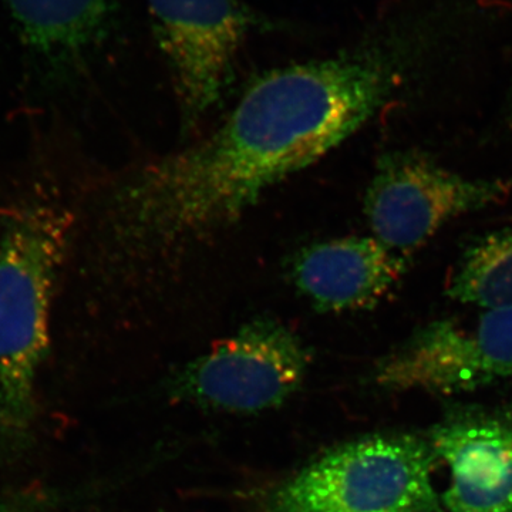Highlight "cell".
<instances>
[{
	"label": "cell",
	"instance_id": "cell-5",
	"mask_svg": "<svg viewBox=\"0 0 512 512\" xmlns=\"http://www.w3.org/2000/svg\"><path fill=\"white\" fill-rule=\"evenodd\" d=\"M511 194L512 180L468 178L420 151H393L377 163L365 214L372 237L410 258L448 222L501 204Z\"/></svg>",
	"mask_w": 512,
	"mask_h": 512
},
{
	"label": "cell",
	"instance_id": "cell-3",
	"mask_svg": "<svg viewBox=\"0 0 512 512\" xmlns=\"http://www.w3.org/2000/svg\"><path fill=\"white\" fill-rule=\"evenodd\" d=\"M429 440L360 437L330 448L256 500L254 512H440Z\"/></svg>",
	"mask_w": 512,
	"mask_h": 512
},
{
	"label": "cell",
	"instance_id": "cell-4",
	"mask_svg": "<svg viewBox=\"0 0 512 512\" xmlns=\"http://www.w3.org/2000/svg\"><path fill=\"white\" fill-rule=\"evenodd\" d=\"M311 353L275 319H256L188 363L168 383L171 399L215 412L276 409L301 389Z\"/></svg>",
	"mask_w": 512,
	"mask_h": 512
},
{
	"label": "cell",
	"instance_id": "cell-9",
	"mask_svg": "<svg viewBox=\"0 0 512 512\" xmlns=\"http://www.w3.org/2000/svg\"><path fill=\"white\" fill-rule=\"evenodd\" d=\"M409 258L375 237H345L303 249L293 262L299 291L322 312L362 311L382 301L407 271Z\"/></svg>",
	"mask_w": 512,
	"mask_h": 512
},
{
	"label": "cell",
	"instance_id": "cell-2",
	"mask_svg": "<svg viewBox=\"0 0 512 512\" xmlns=\"http://www.w3.org/2000/svg\"><path fill=\"white\" fill-rule=\"evenodd\" d=\"M72 217L35 198L0 222V464L36 443L37 379L49 353L53 298Z\"/></svg>",
	"mask_w": 512,
	"mask_h": 512
},
{
	"label": "cell",
	"instance_id": "cell-12",
	"mask_svg": "<svg viewBox=\"0 0 512 512\" xmlns=\"http://www.w3.org/2000/svg\"><path fill=\"white\" fill-rule=\"evenodd\" d=\"M67 497L53 490H23L0 493V512H49L66 503Z\"/></svg>",
	"mask_w": 512,
	"mask_h": 512
},
{
	"label": "cell",
	"instance_id": "cell-10",
	"mask_svg": "<svg viewBox=\"0 0 512 512\" xmlns=\"http://www.w3.org/2000/svg\"><path fill=\"white\" fill-rule=\"evenodd\" d=\"M23 42L36 55L67 63L96 42L113 0H5Z\"/></svg>",
	"mask_w": 512,
	"mask_h": 512
},
{
	"label": "cell",
	"instance_id": "cell-7",
	"mask_svg": "<svg viewBox=\"0 0 512 512\" xmlns=\"http://www.w3.org/2000/svg\"><path fill=\"white\" fill-rule=\"evenodd\" d=\"M184 119L192 124L231 82L248 18L235 0H148Z\"/></svg>",
	"mask_w": 512,
	"mask_h": 512
},
{
	"label": "cell",
	"instance_id": "cell-1",
	"mask_svg": "<svg viewBox=\"0 0 512 512\" xmlns=\"http://www.w3.org/2000/svg\"><path fill=\"white\" fill-rule=\"evenodd\" d=\"M393 86L392 66L370 50L266 73L211 134L110 192L99 227L104 264L124 276L171 268L348 140Z\"/></svg>",
	"mask_w": 512,
	"mask_h": 512
},
{
	"label": "cell",
	"instance_id": "cell-6",
	"mask_svg": "<svg viewBox=\"0 0 512 512\" xmlns=\"http://www.w3.org/2000/svg\"><path fill=\"white\" fill-rule=\"evenodd\" d=\"M512 376V308L473 318L431 320L377 362L373 379L389 390L473 392Z\"/></svg>",
	"mask_w": 512,
	"mask_h": 512
},
{
	"label": "cell",
	"instance_id": "cell-8",
	"mask_svg": "<svg viewBox=\"0 0 512 512\" xmlns=\"http://www.w3.org/2000/svg\"><path fill=\"white\" fill-rule=\"evenodd\" d=\"M450 468L443 504L450 512H512V410H463L431 430Z\"/></svg>",
	"mask_w": 512,
	"mask_h": 512
},
{
	"label": "cell",
	"instance_id": "cell-11",
	"mask_svg": "<svg viewBox=\"0 0 512 512\" xmlns=\"http://www.w3.org/2000/svg\"><path fill=\"white\" fill-rule=\"evenodd\" d=\"M448 298L484 311L512 308V228L471 242L447 282Z\"/></svg>",
	"mask_w": 512,
	"mask_h": 512
}]
</instances>
